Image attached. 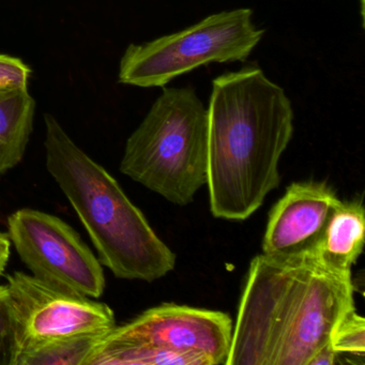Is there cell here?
<instances>
[{
  "label": "cell",
  "mask_w": 365,
  "mask_h": 365,
  "mask_svg": "<svg viewBox=\"0 0 365 365\" xmlns=\"http://www.w3.org/2000/svg\"><path fill=\"white\" fill-rule=\"evenodd\" d=\"M35 113L36 101L29 88L0 91V176L22 161Z\"/></svg>",
  "instance_id": "8fae6325"
},
{
  "label": "cell",
  "mask_w": 365,
  "mask_h": 365,
  "mask_svg": "<svg viewBox=\"0 0 365 365\" xmlns=\"http://www.w3.org/2000/svg\"><path fill=\"white\" fill-rule=\"evenodd\" d=\"M10 247H11V241L9 236L8 234L0 232V274L5 270L9 260Z\"/></svg>",
  "instance_id": "e0dca14e"
},
{
  "label": "cell",
  "mask_w": 365,
  "mask_h": 365,
  "mask_svg": "<svg viewBox=\"0 0 365 365\" xmlns=\"http://www.w3.org/2000/svg\"><path fill=\"white\" fill-rule=\"evenodd\" d=\"M360 5H361V18H362L363 24H364V10H365V0H360Z\"/></svg>",
  "instance_id": "ac0fdd59"
},
{
  "label": "cell",
  "mask_w": 365,
  "mask_h": 365,
  "mask_svg": "<svg viewBox=\"0 0 365 365\" xmlns=\"http://www.w3.org/2000/svg\"><path fill=\"white\" fill-rule=\"evenodd\" d=\"M331 346L339 354H348L356 358L365 356V320L356 309L348 312L335 326L331 334Z\"/></svg>",
  "instance_id": "5bb4252c"
},
{
  "label": "cell",
  "mask_w": 365,
  "mask_h": 365,
  "mask_svg": "<svg viewBox=\"0 0 365 365\" xmlns=\"http://www.w3.org/2000/svg\"><path fill=\"white\" fill-rule=\"evenodd\" d=\"M16 331V356L54 341L106 335L117 326L106 303L40 281L33 274L8 277ZM16 363V360H14Z\"/></svg>",
  "instance_id": "8992f818"
},
{
  "label": "cell",
  "mask_w": 365,
  "mask_h": 365,
  "mask_svg": "<svg viewBox=\"0 0 365 365\" xmlns=\"http://www.w3.org/2000/svg\"><path fill=\"white\" fill-rule=\"evenodd\" d=\"M31 69L22 59L0 54V91L29 88Z\"/></svg>",
  "instance_id": "2e32d148"
},
{
  "label": "cell",
  "mask_w": 365,
  "mask_h": 365,
  "mask_svg": "<svg viewBox=\"0 0 365 365\" xmlns=\"http://www.w3.org/2000/svg\"><path fill=\"white\" fill-rule=\"evenodd\" d=\"M232 329V318L224 312L166 303L147 309L110 332L123 339L196 356L207 365H226Z\"/></svg>",
  "instance_id": "ba28073f"
},
{
  "label": "cell",
  "mask_w": 365,
  "mask_h": 365,
  "mask_svg": "<svg viewBox=\"0 0 365 365\" xmlns=\"http://www.w3.org/2000/svg\"><path fill=\"white\" fill-rule=\"evenodd\" d=\"M8 236L34 277L51 285L99 298L103 268L80 235L58 217L20 209L8 219Z\"/></svg>",
  "instance_id": "52a82bcc"
},
{
  "label": "cell",
  "mask_w": 365,
  "mask_h": 365,
  "mask_svg": "<svg viewBox=\"0 0 365 365\" xmlns=\"http://www.w3.org/2000/svg\"><path fill=\"white\" fill-rule=\"evenodd\" d=\"M110 331L100 339L86 365H207L196 356L123 339Z\"/></svg>",
  "instance_id": "7c38bea8"
},
{
  "label": "cell",
  "mask_w": 365,
  "mask_h": 365,
  "mask_svg": "<svg viewBox=\"0 0 365 365\" xmlns=\"http://www.w3.org/2000/svg\"><path fill=\"white\" fill-rule=\"evenodd\" d=\"M120 172L187 206L208 180V112L191 87L163 88L128 138Z\"/></svg>",
  "instance_id": "277c9868"
},
{
  "label": "cell",
  "mask_w": 365,
  "mask_h": 365,
  "mask_svg": "<svg viewBox=\"0 0 365 365\" xmlns=\"http://www.w3.org/2000/svg\"><path fill=\"white\" fill-rule=\"evenodd\" d=\"M341 202L326 182L292 183L269 215L262 254L285 258L314 253Z\"/></svg>",
  "instance_id": "9c48e42d"
},
{
  "label": "cell",
  "mask_w": 365,
  "mask_h": 365,
  "mask_svg": "<svg viewBox=\"0 0 365 365\" xmlns=\"http://www.w3.org/2000/svg\"><path fill=\"white\" fill-rule=\"evenodd\" d=\"M207 112L211 213L245 221L281 182L279 160L294 134L292 102L250 66L213 81Z\"/></svg>",
  "instance_id": "7a4b0ae2"
},
{
  "label": "cell",
  "mask_w": 365,
  "mask_h": 365,
  "mask_svg": "<svg viewBox=\"0 0 365 365\" xmlns=\"http://www.w3.org/2000/svg\"><path fill=\"white\" fill-rule=\"evenodd\" d=\"M104 335H87L54 341L38 349L23 352L14 365H86Z\"/></svg>",
  "instance_id": "4fadbf2b"
},
{
  "label": "cell",
  "mask_w": 365,
  "mask_h": 365,
  "mask_svg": "<svg viewBox=\"0 0 365 365\" xmlns=\"http://www.w3.org/2000/svg\"><path fill=\"white\" fill-rule=\"evenodd\" d=\"M46 121V168L115 277L153 282L172 272L176 255L116 179L73 142L53 115Z\"/></svg>",
  "instance_id": "3957f363"
},
{
  "label": "cell",
  "mask_w": 365,
  "mask_h": 365,
  "mask_svg": "<svg viewBox=\"0 0 365 365\" xmlns=\"http://www.w3.org/2000/svg\"><path fill=\"white\" fill-rule=\"evenodd\" d=\"M264 33L254 24L251 9L212 14L178 33L128 46L119 65V83L164 87L202 66L245 61Z\"/></svg>",
  "instance_id": "5b68a950"
},
{
  "label": "cell",
  "mask_w": 365,
  "mask_h": 365,
  "mask_svg": "<svg viewBox=\"0 0 365 365\" xmlns=\"http://www.w3.org/2000/svg\"><path fill=\"white\" fill-rule=\"evenodd\" d=\"M354 309L351 272L315 253L250 264L226 365H311Z\"/></svg>",
  "instance_id": "6da1fadb"
},
{
  "label": "cell",
  "mask_w": 365,
  "mask_h": 365,
  "mask_svg": "<svg viewBox=\"0 0 365 365\" xmlns=\"http://www.w3.org/2000/svg\"><path fill=\"white\" fill-rule=\"evenodd\" d=\"M364 232L362 202H341L331 215L314 253L327 266L351 272V267L363 252Z\"/></svg>",
  "instance_id": "30bf717a"
},
{
  "label": "cell",
  "mask_w": 365,
  "mask_h": 365,
  "mask_svg": "<svg viewBox=\"0 0 365 365\" xmlns=\"http://www.w3.org/2000/svg\"><path fill=\"white\" fill-rule=\"evenodd\" d=\"M16 331L11 299L7 285L0 286V365H14Z\"/></svg>",
  "instance_id": "9a60e30c"
}]
</instances>
